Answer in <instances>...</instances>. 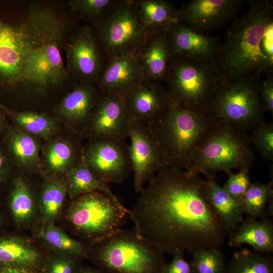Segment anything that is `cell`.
I'll use <instances>...</instances> for the list:
<instances>
[{
  "instance_id": "836d02e7",
  "label": "cell",
  "mask_w": 273,
  "mask_h": 273,
  "mask_svg": "<svg viewBox=\"0 0 273 273\" xmlns=\"http://www.w3.org/2000/svg\"><path fill=\"white\" fill-rule=\"evenodd\" d=\"M191 254L194 273H225L224 255L219 248H200Z\"/></svg>"
},
{
  "instance_id": "f6af8a7d",
  "label": "cell",
  "mask_w": 273,
  "mask_h": 273,
  "mask_svg": "<svg viewBox=\"0 0 273 273\" xmlns=\"http://www.w3.org/2000/svg\"><path fill=\"white\" fill-rule=\"evenodd\" d=\"M7 125L4 116L0 112V135L7 130Z\"/></svg>"
},
{
  "instance_id": "bcb514c9",
  "label": "cell",
  "mask_w": 273,
  "mask_h": 273,
  "mask_svg": "<svg viewBox=\"0 0 273 273\" xmlns=\"http://www.w3.org/2000/svg\"><path fill=\"white\" fill-rule=\"evenodd\" d=\"M2 214L0 211V225L2 223Z\"/></svg>"
},
{
  "instance_id": "8992f818",
  "label": "cell",
  "mask_w": 273,
  "mask_h": 273,
  "mask_svg": "<svg viewBox=\"0 0 273 273\" xmlns=\"http://www.w3.org/2000/svg\"><path fill=\"white\" fill-rule=\"evenodd\" d=\"M88 245V256L106 273H162L164 253L134 228Z\"/></svg>"
},
{
  "instance_id": "f1b7e54d",
  "label": "cell",
  "mask_w": 273,
  "mask_h": 273,
  "mask_svg": "<svg viewBox=\"0 0 273 273\" xmlns=\"http://www.w3.org/2000/svg\"><path fill=\"white\" fill-rule=\"evenodd\" d=\"M225 273H273V258L243 248L233 253Z\"/></svg>"
},
{
  "instance_id": "9c48e42d",
  "label": "cell",
  "mask_w": 273,
  "mask_h": 273,
  "mask_svg": "<svg viewBox=\"0 0 273 273\" xmlns=\"http://www.w3.org/2000/svg\"><path fill=\"white\" fill-rule=\"evenodd\" d=\"M66 219L73 231L87 242L99 241L122 229L128 213L98 192L72 199Z\"/></svg>"
},
{
  "instance_id": "ab89813d",
  "label": "cell",
  "mask_w": 273,
  "mask_h": 273,
  "mask_svg": "<svg viewBox=\"0 0 273 273\" xmlns=\"http://www.w3.org/2000/svg\"><path fill=\"white\" fill-rule=\"evenodd\" d=\"M184 254L181 250L176 251L171 261L164 266L162 273H194L191 262L185 259Z\"/></svg>"
},
{
  "instance_id": "7402d4cb",
  "label": "cell",
  "mask_w": 273,
  "mask_h": 273,
  "mask_svg": "<svg viewBox=\"0 0 273 273\" xmlns=\"http://www.w3.org/2000/svg\"><path fill=\"white\" fill-rule=\"evenodd\" d=\"M229 244L232 247H240L244 244L251 246L254 251L263 254L273 252V224L267 218L257 220L249 218L244 219L230 234Z\"/></svg>"
},
{
  "instance_id": "7a4b0ae2",
  "label": "cell",
  "mask_w": 273,
  "mask_h": 273,
  "mask_svg": "<svg viewBox=\"0 0 273 273\" xmlns=\"http://www.w3.org/2000/svg\"><path fill=\"white\" fill-rule=\"evenodd\" d=\"M248 3V11L232 21L221 45L216 64L224 82L252 74L272 75V2Z\"/></svg>"
},
{
  "instance_id": "d6986e66",
  "label": "cell",
  "mask_w": 273,
  "mask_h": 273,
  "mask_svg": "<svg viewBox=\"0 0 273 273\" xmlns=\"http://www.w3.org/2000/svg\"><path fill=\"white\" fill-rule=\"evenodd\" d=\"M168 100L166 89L159 83L146 80L126 96L128 118L148 125L158 116Z\"/></svg>"
},
{
  "instance_id": "cb8c5ba5",
  "label": "cell",
  "mask_w": 273,
  "mask_h": 273,
  "mask_svg": "<svg viewBox=\"0 0 273 273\" xmlns=\"http://www.w3.org/2000/svg\"><path fill=\"white\" fill-rule=\"evenodd\" d=\"M66 186L67 194L71 199L92 192H101L109 197L119 208L127 212L129 217L131 215V211L120 202L108 184L94 173L84 162L83 157L79 163L69 170Z\"/></svg>"
},
{
  "instance_id": "3957f363",
  "label": "cell",
  "mask_w": 273,
  "mask_h": 273,
  "mask_svg": "<svg viewBox=\"0 0 273 273\" xmlns=\"http://www.w3.org/2000/svg\"><path fill=\"white\" fill-rule=\"evenodd\" d=\"M28 14V44L21 82L41 87L58 83L66 76L61 53L64 23L47 8L35 6Z\"/></svg>"
},
{
  "instance_id": "83f0119b",
  "label": "cell",
  "mask_w": 273,
  "mask_h": 273,
  "mask_svg": "<svg viewBox=\"0 0 273 273\" xmlns=\"http://www.w3.org/2000/svg\"><path fill=\"white\" fill-rule=\"evenodd\" d=\"M9 207L15 223L19 226L28 224L33 219L35 208L30 191L21 177L12 183L9 196Z\"/></svg>"
},
{
  "instance_id": "1f68e13d",
  "label": "cell",
  "mask_w": 273,
  "mask_h": 273,
  "mask_svg": "<svg viewBox=\"0 0 273 273\" xmlns=\"http://www.w3.org/2000/svg\"><path fill=\"white\" fill-rule=\"evenodd\" d=\"M67 194L66 183L58 180H50L44 185L40 199L43 223H54L60 214Z\"/></svg>"
},
{
  "instance_id": "60d3db41",
  "label": "cell",
  "mask_w": 273,
  "mask_h": 273,
  "mask_svg": "<svg viewBox=\"0 0 273 273\" xmlns=\"http://www.w3.org/2000/svg\"><path fill=\"white\" fill-rule=\"evenodd\" d=\"M260 80L259 95L262 108L264 111L273 113V78L272 75H266Z\"/></svg>"
},
{
  "instance_id": "e0dca14e",
  "label": "cell",
  "mask_w": 273,
  "mask_h": 273,
  "mask_svg": "<svg viewBox=\"0 0 273 273\" xmlns=\"http://www.w3.org/2000/svg\"><path fill=\"white\" fill-rule=\"evenodd\" d=\"M167 41L170 57L183 55L216 63L221 45L216 37L196 31L179 22L168 28Z\"/></svg>"
},
{
  "instance_id": "4dcf8cb0",
  "label": "cell",
  "mask_w": 273,
  "mask_h": 273,
  "mask_svg": "<svg viewBox=\"0 0 273 273\" xmlns=\"http://www.w3.org/2000/svg\"><path fill=\"white\" fill-rule=\"evenodd\" d=\"M1 111L21 128L32 134L48 136L56 130L55 122L51 118L32 111H16L3 105Z\"/></svg>"
},
{
  "instance_id": "ffe728a7",
  "label": "cell",
  "mask_w": 273,
  "mask_h": 273,
  "mask_svg": "<svg viewBox=\"0 0 273 273\" xmlns=\"http://www.w3.org/2000/svg\"><path fill=\"white\" fill-rule=\"evenodd\" d=\"M44 259L29 241L13 236L0 237V267L40 273Z\"/></svg>"
},
{
  "instance_id": "ac0fdd59",
  "label": "cell",
  "mask_w": 273,
  "mask_h": 273,
  "mask_svg": "<svg viewBox=\"0 0 273 273\" xmlns=\"http://www.w3.org/2000/svg\"><path fill=\"white\" fill-rule=\"evenodd\" d=\"M145 81L136 55H129L107 61L98 83L101 93L126 96Z\"/></svg>"
},
{
  "instance_id": "b9f144b4",
  "label": "cell",
  "mask_w": 273,
  "mask_h": 273,
  "mask_svg": "<svg viewBox=\"0 0 273 273\" xmlns=\"http://www.w3.org/2000/svg\"><path fill=\"white\" fill-rule=\"evenodd\" d=\"M9 156L4 150L0 148V185L7 178L10 167Z\"/></svg>"
},
{
  "instance_id": "5b68a950",
  "label": "cell",
  "mask_w": 273,
  "mask_h": 273,
  "mask_svg": "<svg viewBox=\"0 0 273 273\" xmlns=\"http://www.w3.org/2000/svg\"><path fill=\"white\" fill-rule=\"evenodd\" d=\"M255 157L249 135L232 123L217 119L191 154L184 170L206 177L220 171L248 169Z\"/></svg>"
},
{
  "instance_id": "f546056e",
  "label": "cell",
  "mask_w": 273,
  "mask_h": 273,
  "mask_svg": "<svg viewBox=\"0 0 273 273\" xmlns=\"http://www.w3.org/2000/svg\"><path fill=\"white\" fill-rule=\"evenodd\" d=\"M273 201V181L251 183L240 204L244 213L256 219L266 217L269 203Z\"/></svg>"
},
{
  "instance_id": "9a60e30c",
  "label": "cell",
  "mask_w": 273,
  "mask_h": 273,
  "mask_svg": "<svg viewBox=\"0 0 273 273\" xmlns=\"http://www.w3.org/2000/svg\"><path fill=\"white\" fill-rule=\"evenodd\" d=\"M241 0H193L178 9L179 22L193 30L208 33L236 17Z\"/></svg>"
},
{
  "instance_id": "484cf974",
  "label": "cell",
  "mask_w": 273,
  "mask_h": 273,
  "mask_svg": "<svg viewBox=\"0 0 273 273\" xmlns=\"http://www.w3.org/2000/svg\"><path fill=\"white\" fill-rule=\"evenodd\" d=\"M206 181L209 202L226 233L230 234L244 220L241 205L215 181L214 177H206Z\"/></svg>"
},
{
  "instance_id": "52a82bcc",
  "label": "cell",
  "mask_w": 273,
  "mask_h": 273,
  "mask_svg": "<svg viewBox=\"0 0 273 273\" xmlns=\"http://www.w3.org/2000/svg\"><path fill=\"white\" fill-rule=\"evenodd\" d=\"M164 80L169 99L193 112L202 111L224 82L216 63L179 55L170 57Z\"/></svg>"
},
{
  "instance_id": "ba28073f",
  "label": "cell",
  "mask_w": 273,
  "mask_h": 273,
  "mask_svg": "<svg viewBox=\"0 0 273 273\" xmlns=\"http://www.w3.org/2000/svg\"><path fill=\"white\" fill-rule=\"evenodd\" d=\"M260 76L252 74L224 82L202 111L229 121L242 130H252L264 122L259 95Z\"/></svg>"
},
{
  "instance_id": "7bdbcfd3",
  "label": "cell",
  "mask_w": 273,
  "mask_h": 273,
  "mask_svg": "<svg viewBox=\"0 0 273 273\" xmlns=\"http://www.w3.org/2000/svg\"><path fill=\"white\" fill-rule=\"evenodd\" d=\"M0 273H38L23 269L0 267Z\"/></svg>"
},
{
  "instance_id": "f35d334b",
  "label": "cell",
  "mask_w": 273,
  "mask_h": 273,
  "mask_svg": "<svg viewBox=\"0 0 273 273\" xmlns=\"http://www.w3.org/2000/svg\"><path fill=\"white\" fill-rule=\"evenodd\" d=\"M228 179L223 189L239 203L251 183L248 169H241L235 174L228 173Z\"/></svg>"
},
{
  "instance_id": "2e32d148",
  "label": "cell",
  "mask_w": 273,
  "mask_h": 273,
  "mask_svg": "<svg viewBox=\"0 0 273 273\" xmlns=\"http://www.w3.org/2000/svg\"><path fill=\"white\" fill-rule=\"evenodd\" d=\"M69 67L81 79L98 80L104 66L103 53L97 37L88 26L80 29L67 49Z\"/></svg>"
},
{
  "instance_id": "30bf717a",
  "label": "cell",
  "mask_w": 273,
  "mask_h": 273,
  "mask_svg": "<svg viewBox=\"0 0 273 273\" xmlns=\"http://www.w3.org/2000/svg\"><path fill=\"white\" fill-rule=\"evenodd\" d=\"M97 28V37L107 61L137 55L148 37L133 1H120Z\"/></svg>"
},
{
  "instance_id": "d4e9b609",
  "label": "cell",
  "mask_w": 273,
  "mask_h": 273,
  "mask_svg": "<svg viewBox=\"0 0 273 273\" xmlns=\"http://www.w3.org/2000/svg\"><path fill=\"white\" fill-rule=\"evenodd\" d=\"M100 95L88 83L77 85L64 97L59 106V112L73 125L87 123Z\"/></svg>"
},
{
  "instance_id": "6da1fadb",
  "label": "cell",
  "mask_w": 273,
  "mask_h": 273,
  "mask_svg": "<svg viewBox=\"0 0 273 273\" xmlns=\"http://www.w3.org/2000/svg\"><path fill=\"white\" fill-rule=\"evenodd\" d=\"M130 218L164 254L219 248L226 234L209 202L206 180L183 169H160L140 192Z\"/></svg>"
},
{
  "instance_id": "d590c367",
  "label": "cell",
  "mask_w": 273,
  "mask_h": 273,
  "mask_svg": "<svg viewBox=\"0 0 273 273\" xmlns=\"http://www.w3.org/2000/svg\"><path fill=\"white\" fill-rule=\"evenodd\" d=\"M76 149L71 144L58 141L53 143L47 154V161L50 168L55 171L65 170L74 162Z\"/></svg>"
},
{
  "instance_id": "8fae6325",
  "label": "cell",
  "mask_w": 273,
  "mask_h": 273,
  "mask_svg": "<svg viewBox=\"0 0 273 273\" xmlns=\"http://www.w3.org/2000/svg\"><path fill=\"white\" fill-rule=\"evenodd\" d=\"M82 153L84 162L105 183L120 184L131 170L127 146L116 140L93 139Z\"/></svg>"
},
{
  "instance_id": "ee69618b",
  "label": "cell",
  "mask_w": 273,
  "mask_h": 273,
  "mask_svg": "<svg viewBox=\"0 0 273 273\" xmlns=\"http://www.w3.org/2000/svg\"><path fill=\"white\" fill-rule=\"evenodd\" d=\"M76 273H106L100 269L80 266Z\"/></svg>"
},
{
  "instance_id": "603a6c76",
  "label": "cell",
  "mask_w": 273,
  "mask_h": 273,
  "mask_svg": "<svg viewBox=\"0 0 273 273\" xmlns=\"http://www.w3.org/2000/svg\"><path fill=\"white\" fill-rule=\"evenodd\" d=\"M140 22L148 36L168 29L178 21V9L163 0L135 1Z\"/></svg>"
},
{
  "instance_id": "5bb4252c",
  "label": "cell",
  "mask_w": 273,
  "mask_h": 273,
  "mask_svg": "<svg viewBox=\"0 0 273 273\" xmlns=\"http://www.w3.org/2000/svg\"><path fill=\"white\" fill-rule=\"evenodd\" d=\"M128 125L126 96L101 93L87 122L88 131L93 139L124 142Z\"/></svg>"
},
{
  "instance_id": "4316f807",
  "label": "cell",
  "mask_w": 273,
  "mask_h": 273,
  "mask_svg": "<svg viewBox=\"0 0 273 273\" xmlns=\"http://www.w3.org/2000/svg\"><path fill=\"white\" fill-rule=\"evenodd\" d=\"M39 237L54 253L87 258L88 245L71 238L54 223H43Z\"/></svg>"
},
{
  "instance_id": "4fadbf2b",
  "label": "cell",
  "mask_w": 273,
  "mask_h": 273,
  "mask_svg": "<svg viewBox=\"0 0 273 273\" xmlns=\"http://www.w3.org/2000/svg\"><path fill=\"white\" fill-rule=\"evenodd\" d=\"M28 44L25 21L13 24L4 21L0 16V88L21 82Z\"/></svg>"
},
{
  "instance_id": "e575fe53",
  "label": "cell",
  "mask_w": 273,
  "mask_h": 273,
  "mask_svg": "<svg viewBox=\"0 0 273 273\" xmlns=\"http://www.w3.org/2000/svg\"><path fill=\"white\" fill-rule=\"evenodd\" d=\"M120 1L113 0H71L69 6L80 15L96 22L97 26Z\"/></svg>"
},
{
  "instance_id": "74e56055",
  "label": "cell",
  "mask_w": 273,
  "mask_h": 273,
  "mask_svg": "<svg viewBox=\"0 0 273 273\" xmlns=\"http://www.w3.org/2000/svg\"><path fill=\"white\" fill-rule=\"evenodd\" d=\"M81 259L54 253L44 259L40 273H76Z\"/></svg>"
},
{
  "instance_id": "44dd1931",
  "label": "cell",
  "mask_w": 273,
  "mask_h": 273,
  "mask_svg": "<svg viewBox=\"0 0 273 273\" xmlns=\"http://www.w3.org/2000/svg\"><path fill=\"white\" fill-rule=\"evenodd\" d=\"M167 29L149 36L136 55L147 81L159 83L164 80L170 58Z\"/></svg>"
},
{
  "instance_id": "d6a6232c",
  "label": "cell",
  "mask_w": 273,
  "mask_h": 273,
  "mask_svg": "<svg viewBox=\"0 0 273 273\" xmlns=\"http://www.w3.org/2000/svg\"><path fill=\"white\" fill-rule=\"evenodd\" d=\"M6 136L8 151L19 163L27 165L37 160L38 148L31 136L14 130H9Z\"/></svg>"
},
{
  "instance_id": "7c38bea8",
  "label": "cell",
  "mask_w": 273,
  "mask_h": 273,
  "mask_svg": "<svg viewBox=\"0 0 273 273\" xmlns=\"http://www.w3.org/2000/svg\"><path fill=\"white\" fill-rule=\"evenodd\" d=\"M127 151L134 175V188L140 193L147 183L162 168L156 142L148 126L129 119Z\"/></svg>"
},
{
  "instance_id": "277c9868",
  "label": "cell",
  "mask_w": 273,
  "mask_h": 273,
  "mask_svg": "<svg viewBox=\"0 0 273 273\" xmlns=\"http://www.w3.org/2000/svg\"><path fill=\"white\" fill-rule=\"evenodd\" d=\"M217 119L182 108L169 100L147 125L157 144L165 167L184 169L192 152Z\"/></svg>"
},
{
  "instance_id": "8d00e7d4",
  "label": "cell",
  "mask_w": 273,
  "mask_h": 273,
  "mask_svg": "<svg viewBox=\"0 0 273 273\" xmlns=\"http://www.w3.org/2000/svg\"><path fill=\"white\" fill-rule=\"evenodd\" d=\"M250 136L255 150L266 161H273V123H261L252 129Z\"/></svg>"
}]
</instances>
